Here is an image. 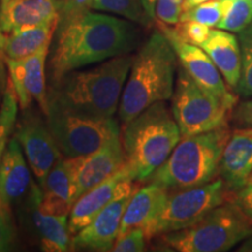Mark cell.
Returning <instances> with one entry per match:
<instances>
[{"label": "cell", "mask_w": 252, "mask_h": 252, "mask_svg": "<svg viewBox=\"0 0 252 252\" xmlns=\"http://www.w3.org/2000/svg\"><path fill=\"white\" fill-rule=\"evenodd\" d=\"M232 117L236 124L241 127H252V97L245 99L236 106Z\"/></svg>", "instance_id": "34"}, {"label": "cell", "mask_w": 252, "mask_h": 252, "mask_svg": "<svg viewBox=\"0 0 252 252\" xmlns=\"http://www.w3.org/2000/svg\"><path fill=\"white\" fill-rule=\"evenodd\" d=\"M40 208L54 215H69L75 203V187L70 161L61 157L41 186Z\"/></svg>", "instance_id": "19"}, {"label": "cell", "mask_w": 252, "mask_h": 252, "mask_svg": "<svg viewBox=\"0 0 252 252\" xmlns=\"http://www.w3.org/2000/svg\"><path fill=\"white\" fill-rule=\"evenodd\" d=\"M252 236V223L236 203H223L188 228L162 235L179 252H225Z\"/></svg>", "instance_id": "6"}, {"label": "cell", "mask_w": 252, "mask_h": 252, "mask_svg": "<svg viewBox=\"0 0 252 252\" xmlns=\"http://www.w3.org/2000/svg\"><path fill=\"white\" fill-rule=\"evenodd\" d=\"M125 165L134 181H147L168 159L181 139L173 112L163 102L154 103L122 130Z\"/></svg>", "instance_id": "4"}, {"label": "cell", "mask_w": 252, "mask_h": 252, "mask_svg": "<svg viewBox=\"0 0 252 252\" xmlns=\"http://www.w3.org/2000/svg\"><path fill=\"white\" fill-rule=\"evenodd\" d=\"M47 124L60 152L64 158L94 153L110 140L121 137L116 119H99L71 111L48 98Z\"/></svg>", "instance_id": "7"}, {"label": "cell", "mask_w": 252, "mask_h": 252, "mask_svg": "<svg viewBox=\"0 0 252 252\" xmlns=\"http://www.w3.org/2000/svg\"><path fill=\"white\" fill-rule=\"evenodd\" d=\"M59 25V18L48 23L17 30L5 34V54L7 59L20 60L50 47Z\"/></svg>", "instance_id": "22"}, {"label": "cell", "mask_w": 252, "mask_h": 252, "mask_svg": "<svg viewBox=\"0 0 252 252\" xmlns=\"http://www.w3.org/2000/svg\"><path fill=\"white\" fill-rule=\"evenodd\" d=\"M175 50L161 31L154 32L134 56L125 82L118 115L123 123L154 103L172 98L175 88Z\"/></svg>", "instance_id": "3"}, {"label": "cell", "mask_w": 252, "mask_h": 252, "mask_svg": "<svg viewBox=\"0 0 252 252\" xmlns=\"http://www.w3.org/2000/svg\"><path fill=\"white\" fill-rule=\"evenodd\" d=\"M8 81V70L5 54V34L0 28V104L4 96Z\"/></svg>", "instance_id": "36"}, {"label": "cell", "mask_w": 252, "mask_h": 252, "mask_svg": "<svg viewBox=\"0 0 252 252\" xmlns=\"http://www.w3.org/2000/svg\"><path fill=\"white\" fill-rule=\"evenodd\" d=\"M209 55L228 86L236 90L242 71V52L238 37L228 31L213 30L200 46Z\"/></svg>", "instance_id": "21"}, {"label": "cell", "mask_w": 252, "mask_h": 252, "mask_svg": "<svg viewBox=\"0 0 252 252\" xmlns=\"http://www.w3.org/2000/svg\"><path fill=\"white\" fill-rule=\"evenodd\" d=\"M225 185L223 179H217L197 187L168 190L161 212L154 223L152 238L188 228L216 207L225 203Z\"/></svg>", "instance_id": "9"}, {"label": "cell", "mask_w": 252, "mask_h": 252, "mask_svg": "<svg viewBox=\"0 0 252 252\" xmlns=\"http://www.w3.org/2000/svg\"><path fill=\"white\" fill-rule=\"evenodd\" d=\"M230 134L228 127H220L181 137L168 159L147 181L167 190L197 187L213 181Z\"/></svg>", "instance_id": "5"}, {"label": "cell", "mask_w": 252, "mask_h": 252, "mask_svg": "<svg viewBox=\"0 0 252 252\" xmlns=\"http://www.w3.org/2000/svg\"><path fill=\"white\" fill-rule=\"evenodd\" d=\"M42 189L32 184L27 196L23 200V212L34 230L40 247L46 252H64L70 250L71 234L69 231V216L54 215L40 208Z\"/></svg>", "instance_id": "14"}, {"label": "cell", "mask_w": 252, "mask_h": 252, "mask_svg": "<svg viewBox=\"0 0 252 252\" xmlns=\"http://www.w3.org/2000/svg\"><path fill=\"white\" fill-rule=\"evenodd\" d=\"M225 9V0H208L184 11L180 21H195L208 27H217Z\"/></svg>", "instance_id": "27"}, {"label": "cell", "mask_w": 252, "mask_h": 252, "mask_svg": "<svg viewBox=\"0 0 252 252\" xmlns=\"http://www.w3.org/2000/svg\"><path fill=\"white\" fill-rule=\"evenodd\" d=\"M6 64H7L8 70V81L11 82L15 94H17L20 109H28L31 106L32 100H33V97L27 89L23 61H21V59L14 60L6 58Z\"/></svg>", "instance_id": "28"}, {"label": "cell", "mask_w": 252, "mask_h": 252, "mask_svg": "<svg viewBox=\"0 0 252 252\" xmlns=\"http://www.w3.org/2000/svg\"><path fill=\"white\" fill-rule=\"evenodd\" d=\"M175 32L178 35L191 45L201 46L208 39L210 34V27L195 21H180L175 25Z\"/></svg>", "instance_id": "29"}, {"label": "cell", "mask_w": 252, "mask_h": 252, "mask_svg": "<svg viewBox=\"0 0 252 252\" xmlns=\"http://www.w3.org/2000/svg\"><path fill=\"white\" fill-rule=\"evenodd\" d=\"M182 5L174 0H157L156 17L160 23L166 25H176L180 23Z\"/></svg>", "instance_id": "32"}, {"label": "cell", "mask_w": 252, "mask_h": 252, "mask_svg": "<svg viewBox=\"0 0 252 252\" xmlns=\"http://www.w3.org/2000/svg\"><path fill=\"white\" fill-rule=\"evenodd\" d=\"M12 132L9 128L6 127L4 125H0V161H1L2 154H4L6 146H7V140L8 137L12 134Z\"/></svg>", "instance_id": "37"}, {"label": "cell", "mask_w": 252, "mask_h": 252, "mask_svg": "<svg viewBox=\"0 0 252 252\" xmlns=\"http://www.w3.org/2000/svg\"><path fill=\"white\" fill-rule=\"evenodd\" d=\"M9 209L0 203V252L9 251L14 247L15 225Z\"/></svg>", "instance_id": "31"}, {"label": "cell", "mask_w": 252, "mask_h": 252, "mask_svg": "<svg viewBox=\"0 0 252 252\" xmlns=\"http://www.w3.org/2000/svg\"><path fill=\"white\" fill-rule=\"evenodd\" d=\"M235 203L252 223V185L248 184L239 188Z\"/></svg>", "instance_id": "35"}, {"label": "cell", "mask_w": 252, "mask_h": 252, "mask_svg": "<svg viewBox=\"0 0 252 252\" xmlns=\"http://www.w3.org/2000/svg\"><path fill=\"white\" fill-rule=\"evenodd\" d=\"M242 52V71L238 86V94L243 98L252 97V23L238 33Z\"/></svg>", "instance_id": "26"}, {"label": "cell", "mask_w": 252, "mask_h": 252, "mask_svg": "<svg viewBox=\"0 0 252 252\" xmlns=\"http://www.w3.org/2000/svg\"><path fill=\"white\" fill-rule=\"evenodd\" d=\"M130 196L113 201L106 206L87 226L80 230L70 241V250L111 251L118 238L123 215Z\"/></svg>", "instance_id": "15"}, {"label": "cell", "mask_w": 252, "mask_h": 252, "mask_svg": "<svg viewBox=\"0 0 252 252\" xmlns=\"http://www.w3.org/2000/svg\"><path fill=\"white\" fill-rule=\"evenodd\" d=\"M32 176L27 159L19 141H8L0 161V203L11 208L24 200L32 187Z\"/></svg>", "instance_id": "16"}, {"label": "cell", "mask_w": 252, "mask_h": 252, "mask_svg": "<svg viewBox=\"0 0 252 252\" xmlns=\"http://www.w3.org/2000/svg\"><path fill=\"white\" fill-rule=\"evenodd\" d=\"M208 0H184L182 2V12L187 11V9L194 7V6H197L202 2H206Z\"/></svg>", "instance_id": "39"}, {"label": "cell", "mask_w": 252, "mask_h": 252, "mask_svg": "<svg viewBox=\"0 0 252 252\" xmlns=\"http://www.w3.org/2000/svg\"><path fill=\"white\" fill-rule=\"evenodd\" d=\"M62 0H12L0 12V28L4 34L37 26L59 18Z\"/></svg>", "instance_id": "20"}, {"label": "cell", "mask_w": 252, "mask_h": 252, "mask_svg": "<svg viewBox=\"0 0 252 252\" xmlns=\"http://www.w3.org/2000/svg\"><path fill=\"white\" fill-rule=\"evenodd\" d=\"M133 59L127 54L116 56L98 67L68 72L49 83L47 97L81 115L113 118Z\"/></svg>", "instance_id": "2"}, {"label": "cell", "mask_w": 252, "mask_h": 252, "mask_svg": "<svg viewBox=\"0 0 252 252\" xmlns=\"http://www.w3.org/2000/svg\"><path fill=\"white\" fill-rule=\"evenodd\" d=\"M68 159L70 161L76 201L81 195L116 174L125 165L122 138L110 140L94 153Z\"/></svg>", "instance_id": "12"}, {"label": "cell", "mask_w": 252, "mask_h": 252, "mask_svg": "<svg viewBox=\"0 0 252 252\" xmlns=\"http://www.w3.org/2000/svg\"><path fill=\"white\" fill-rule=\"evenodd\" d=\"M133 181L130 171L124 165L116 174L81 195L69 214L70 234L76 235L113 201L133 194L138 188Z\"/></svg>", "instance_id": "11"}, {"label": "cell", "mask_w": 252, "mask_h": 252, "mask_svg": "<svg viewBox=\"0 0 252 252\" xmlns=\"http://www.w3.org/2000/svg\"><path fill=\"white\" fill-rule=\"evenodd\" d=\"M91 9L117 14L133 23L143 25L150 21L141 5V0H93Z\"/></svg>", "instance_id": "25"}, {"label": "cell", "mask_w": 252, "mask_h": 252, "mask_svg": "<svg viewBox=\"0 0 252 252\" xmlns=\"http://www.w3.org/2000/svg\"><path fill=\"white\" fill-rule=\"evenodd\" d=\"M160 31L165 34L175 50L178 60L182 68L190 75V77L204 89L217 94L220 98L236 103L234 94L229 93L224 83V78L219 69L200 46L186 42L178 35L174 28H169L166 24H159Z\"/></svg>", "instance_id": "13"}, {"label": "cell", "mask_w": 252, "mask_h": 252, "mask_svg": "<svg viewBox=\"0 0 252 252\" xmlns=\"http://www.w3.org/2000/svg\"><path fill=\"white\" fill-rule=\"evenodd\" d=\"M167 193V189L154 184L135 189L123 215L119 235L139 228L143 229L146 239L152 238V229L165 203Z\"/></svg>", "instance_id": "17"}, {"label": "cell", "mask_w": 252, "mask_h": 252, "mask_svg": "<svg viewBox=\"0 0 252 252\" xmlns=\"http://www.w3.org/2000/svg\"><path fill=\"white\" fill-rule=\"evenodd\" d=\"M172 98V112L181 137L226 127L235 105L197 84L184 68L178 71Z\"/></svg>", "instance_id": "8"}, {"label": "cell", "mask_w": 252, "mask_h": 252, "mask_svg": "<svg viewBox=\"0 0 252 252\" xmlns=\"http://www.w3.org/2000/svg\"><path fill=\"white\" fill-rule=\"evenodd\" d=\"M50 56L49 83L86 65L126 55L138 43V31L127 19L86 13L58 25Z\"/></svg>", "instance_id": "1"}, {"label": "cell", "mask_w": 252, "mask_h": 252, "mask_svg": "<svg viewBox=\"0 0 252 252\" xmlns=\"http://www.w3.org/2000/svg\"><path fill=\"white\" fill-rule=\"evenodd\" d=\"M248 184H249V185H252V173H251L250 178H249V180H248ZM248 184H247V185H248Z\"/></svg>", "instance_id": "41"}, {"label": "cell", "mask_w": 252, "mask_h": 252, "mask_svg": "<svg viewBox=\"0 0 252 252\" xmlns=\"http://www.w3.org/2000/svg\"><path fill=\"white\" fill-rule=\"evenodd\" d=\"M93 0H62L59 14V25L67 23L71 19L90 11Z\"/></svg>", "instance_id": "33"}, {"label": "cell", "mask_w": 252, "mask_h": 252, "mask_svg": "<svg viewBox=\"0 0 252 252\" xmlns=\"http://www.w3.org/2000/svg\"><path fill=\"white\" fill-rule=\"evenodd\" d=\"M12 0H0V12L2 11V9H4L6 6H7V4L8 2H11Z\"/></svg>", "instance_id": "40"}, {"label": "cell", "mask_w": 252, "mask_h": 252, "mask_svg": "<svg viewBox=\"0 0 252 252\" xmlns=\"http://www.w3.org/2000/svg\"><path fill=\"white\" fill-rule=\"evenodd\" d=\"M219 173L226 185L242 188L252 173V127L237 128L223 149Z\"/></svg>", "instance_id": "18"}, {"label": "cell", "mask_w": 252, "mask_h": 252, "mask_svg": "<svg viewBox=\"0 0 252 252\" xmlns=\"http://www.w3.org/2000/svg\"><path fill=\"white\" fill-rule=\"evenodd\" d=\"M14 138L19 141L32 172L40 187L60 158L63 157L50 132L46 117L35 109L23 110L14 128Z\"/></svg>", "instance_id": "10"}, {"label": "cell", "mask_w": 252, "mask_h": 252, "mask_svg": "<svg viewBox=\"0 0 252 252\" xmlns=\"http://www.w3.org/2000/svg\"><path fill=\"white\" fill-rule=\"evenodd\" d=\"M49 54V47L41 49L35 54L21 59L25 69V80L27 89L34 100L39 104L43 116L48 109V89L46 87V62Z\"/></svg>", "instance_id": "23"}, {"label": "cell", "mask_w": 252, "mask_h": 252, "mask_svg": "<svg viewBox=\"0 0 252 252\" xmlns=\"http://www.w3.org/2000/svg\"><path fill=\"white\" fill-rule=\"evenodd\" d=\"M145 234L143 229H132L119 235L111 249L113 252H141L145 250Z\"/></svg>", "instance_id": "30"}, {"label": "cell", "mask_w": 252, "mask_h": 252, "mask_svg": "<svg viewBox=\"0 0 252 252\" xmlns=\"http://www.w3.org/2000/svg\"><path fill=\"white\" fill-rule=\"evenodd\" d=\"M174 1H176V2H178V4H180V5H182V2H184V0H174Z\"/></svg>", "instance_id": "42"}, {"label": "cell", "mask_w": 252, "mask_h": 252, "mask_svg": "<svg viewBox=\"0 0 252 252\" xmlns=\"http://www.w3.org/2000/svg\"><path fill=\"white\" fill-rule=\"evenodd\" d=\"M252 23V0H225V9L217 28L239 33Z\"/></svg>", "instance_id": "24"}, {"label": "cell", "mask_w": 252, "mask_h": 252, "mask_svg": "<svg viewBox=\"0 0 252 252\" xmlns=\"http://www.w3.org/2000/svg\"><path fill=\"white\" fill-rule=\"evenodd\" d=\"M141 5L150 20H153L156 18V5L157 0H141Z\"/></svg>", "instance_id": "38"}]
</instances>
